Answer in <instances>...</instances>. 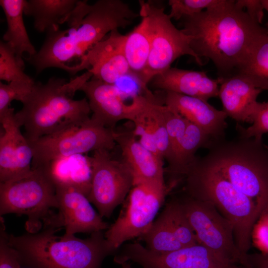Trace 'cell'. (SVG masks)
<instances>
[{
    "mask_svg": "<svg viewBox=\"0 0 268 268\" xmlns=\"http://www.w3.org/2000/svg\"><path fill=\"white\" fill-rule=\"evenodd\" d=\"M181 20L182 30L191 37L193 51L201 60H210L221 79L236 74L257 44L267 35V30L233 0H221Z\"/></svg>",
    "mask_w": 268,
    "mask_h": 268,
    "instance_id": "1",
    "label": "cell"
},
{
    "mask_svg": "<svg viewBox=\"0 0 268 268\" xmlns=\"http://www.w3.org/2000/svg\"><path fill=\"white\" fill-rule=\"evenodd\" d=\"M121 0H98L93 4L79 2L67 21L68 28L47 33L40 50L25 60L37 74L49 67L75 74V68L88 51L115 30L125 28L138 17Z\"/></svg>",
    "mask_w": 268,
    "mask_h": 268,
    "instance_id": "2",
    "label": "cell"
},
{
    "mask_svg": "<svg viewBox=\"0 0 268 268\" xmlns=\"http://www.w3.org/2000/svg\"><path fill=\"white\" fill-rule=\"evenodd\" d=\"M92 76L86 71L69 81L53 77L46 83H35L21 109L15 114L29 142L90 119L87 99L74 100L73 96Z\"/></svg>",
    "mask_w": 268,
    "mask_h": 268,
    "instance_id": "3",
    "label": "cell"
},
{
    "mask_svg": "<svg viewBox=\"0 0 268 268\" xmlns=\"http://www.w3.org/2000/svg\"><path fill=\"white\" fill-rule=\"evenodd\" d=\"M8 244L17 253L24 268H101L104 259L113 252L102 231L86 239L75 235H56L58 229L46 227L35 233L8 234L0 222Z\"/></svg>",
    "mask_w": 268,
    "mask_h": 268,
    "instance_id": "4",
    "label": "cell"
},
{
    "mask_svg": "<svg viewBox=\"0 0 268 268\" xmlns=\"http://www.w3.org/2000/svg\"><path fill=\"white\" fill-rule=\"evenodd\" d=\"M184 177L187 195L213 204L232 224L236 245L248 255L252 231L261 215L256 203L202 157H196Z\"/></svg>",
    "mask_w": 268,
    "mask_h": 268,
    "instance_id": "5",
    "label": "cell"
},
{
    "mask_svg": "<svg viewBox=\"0 0 268 268\" xmlns=\"http://www.w3.org/2000/svg\"><path fill=\"white\" fill-rule=\"evenodd\" d=\"M203 159L251 199L261 214L268 210V147L262 139L213 140Z\"/></svg>",
    "mask_w": 268,
    "mask_h": 268,
    "instance_id": "6",
    "label": "cell"
},
{
    "mask_svg": "<svg viewBox=\"0 0 268 268\" xmlns=\"http://www.w3.org/2000/svg\"><path fill=\"white\" fill-rule=\"evenodd\" d=\"M58 208L56 187L43 166L0 183V215H25L27 232L37 233L42 228L57 225Z\"/></svg>",
    "mask_w": 268,
    "mask_h": 268,
    "instance_id": "7",
    "label": "cell"
},
{
    "mask_svg": "<svg viewBox=\"0 0 268 268\" xmlns=\"http://www.w3.org/2000/svg\"><path fill=\"white\" fill-rule=\"evenodd\" d=\"M139 14L147 17L150 38L148 61L139 86L146 96H151L153 94L147 88L149 83L155 76L170 68L178 58L189 55L199 65L203 64L191 47V37L174 26L164 8L149 1L139 0Z\"/></svg>",
    "mask_w": 268,
    "mask_h": 268,
    "instance_id": "8",
    "label": "cell"
},
{
    "mask_svg": "<svg viewBox=\"0 0 268 268\" xmlns=\"http://www.w3.org/2000/svg\"><path fill=\"white\" fill-rule=\"evenodd\" d=\"M115 130L90 119L29 142L33 154L31 169L62 157L99 150L111 151L116 144Z\"/></svg>",
    "mask_w": 268,
    "mask_h": 268,
    "instance_id": "9",
    "label": "cell"
},
{
    "mask_svg": "<svg viewBox=\"0 0 268 268\" xmlns=\"http://www.w3.org/2000/svg\"><path fill=\"white\" fill-rule=\"evenodd\" d=\"M170 189L165 183H142L133 187L119 216L104 234L113 254L125 242L146 234Z\"/></svg>",
    "mask_w": 268,
    "mask_h": 268,
    "instance_id": "10",
    "label": "cell"
},
{
    "mask_svg": "<svg viewBox=\"0 0 268 268\" xmlns=\"http://www.w3.org/2000/svg\"><path fill=\"white\" fill-rule=\"evenodd\" d=\"M179 200L198 244L245 268L255 267L252 256L243 254L237 247L232 224L213 204L188 195Z\"/></svg>",
    "mask_w": 268,
    "mask_h": 268,
    "instance_id": "11",
    "label": "cell"
},
{
    "mask_svg": "<svg viewBox=\"0 0 268 268\" xmlns=\"http://www.w3.org/2000/svg\"><path fill=\"white\" fill-rule=\"evenodd\" d=\"M93 152L89 156L92 175L87 198L102 217L109 218L128 196L134 186V177L123 160L115 158L110 151Z\"/></svg>",
    "mask_w": 268,
    "mask_h": 268,
    "instance_id": "12",
    "label": "cell"
},
{
    "mask_svg": "<svg viewBox=\"0 0 268 268\" xmlns=\"http://www.w3.org/2000/svg\"><path fill=\"white\" fill-rule=\"evenodd\" d=\"M116 259L119 264L132 261L143 268H245L199 244L156 253L139 243H127L121 247Z\"/></svg>",
    "mask_w": 268,
    "mask_h": 268,
    "instance_id": "13",
    "label": "cell"
},
{
    "mask_svg": "<svg viewBox=\"0 0 268 268\" xmlns=\"http://www.w3.org/2000/svg\"><path fill=\"white\" fill-rule=\"evenodd\" d=\"M86 96L92 115L90 118L106 128L114 129L123 120L133 121L140 107V95H134L131 102L125 101L126 94L115 84L92 77L80 88Z\"/></svg>",
    "mask_w": 268,
    "mask_h": 268,
    "instance_id": "14",
    "label": "cell"
},
{
    "mask_svg": "<svg viewBox=\"0 0 268 268\" xmlns=\"http://www.w3.org/2000/svg\"><path fill=\"white\" fill-rule=\"evenodd\" d=\"M10 107L0 113L3 132L0 137V183L21 176L31 170L33 151L20 131Z\"/></svg>",
    "mask_w": 268,
    "mask_h": 268,
    "instance_id": "15",
    "label": "cell"
},
{
    "mask_svg": "<svg viewBox=\"0 0 268 268\" xmlns=\"http://www.w3.org/2000/svg\"><path fill=\"white\" fill-rule=\"evenodd\" d=\"M125 35L118 30L109 33L91 48L75 68V74L86 69L93 76L106 83L115 84L120 79L131 76L124 51Z\"/></svg>",
    "mask_w": 268,
    "mask_h": 268,
    "instance_id": "16",
    "label": "cell"
},
{
    "mask_svg": "<svg viewBox=\"0 0 268 268\" xmlns=\"http://www.w3.org/2000/svg\"><path fill=\"white\" fill-rule=\"evenodd\" d=\"M56 195L58 225L59 228H65V235H74L81 232L91 234L109 228L87 197L81 192L72 188L58 187Z\"/></svg>",
    "mask_w": 268,
    "mask_h": 268,
    "instance_id": "17",
    "label": "cell"
},
{
    "mask_svg": "<svg viewBox=\"0 0 268 268\" xmlns=\"http://www.w3.org/2000/svg\"><path fill=\"white\" fill-rule=\"evenodd\" d=\"M164 92V105L200 127L212 139L225 138L228 116L223 110H217L201 99L171 91Z\"/></svg>",
    "mask_w": 268,
    "mask_h": 268,
    "instance_id": "18",
    "label": "cell"
},
{
    "mask_svg": "<svg viewBox=\"0 0 268 268\" xmlns=\"http://www.w3.org/2000/svg\"><path fill=\"white\" fill-rule=\"evenodd\" d=\"M115 137L121 150L122 160L133 176L134 186L142 183H165L163 159L142 145L133 131H115Z\"/></svg>",
    "mask_w": 268,
    "mask_h": 268,
    "instance_id": "19",
    "label": "cell"
},
{
    "mask_svg": "<svg viewBox=\"0 0 268 268\" xmlns=\"http://www.w3.org/2000/svg\"><path fill=\"white\" fill-rule=\"evenodd\" d=\"M132 122L134 125L133 133L138 141L167 161L170 155V144L160 104L154 99L142 95L139 109Z\"/></svg>",
    "mask_w": 268,
    "mask_h": 268,
    "instance_id": "20",
    "label": "cell"
},
{
    "mask_svg": "<svg viewBox=\"0 0 268 268\" xmlns=\"http://www.w3.org/2000/svg\"><path fill=\"white\" fill-rule=\"evenodd\" d=\"M151 86L207 101L218 95L219 80L209 77L205 72L170 67L155 76Z\"/></svg>",
    "mask_w": 268,
    "mask_h": 268,
    "instance_id": "21",
    "label": "cell"
},
{
    "mask_svg": "<svg viewBox=\"0 0 268 268\" xmlns=\"http://www.w3.org/2000/svg\"><path fill=\"white\" fill-rule=\"evenodd\" d=\"M218 78L220 82L218 96L223 111L237 123L252 124L259 103L257 98L262 90L238 74Z\"/></svg>",
    "mask_w": 268,
    "mask_h": 268,
    "instance_id": "22",
    "label": "cell"
},
{
    "mask_svg": "<svg viewBox=\"0 0 268 268\" xmlns=\"http://www.w3.org/2000/svg\"><path fill=\"white\" fill-rule=\"evenodd\" d=\"M42 166L56 187L72 188L88 197L92 171L87 154L55 159Z\"/></svg>",
    "mask_w": 268,
    "mask_h": 268,
    "instance_id": "23",
    "label": "cell"
},
{
    "mask_svg": "<svg viewBox=\"0 0 268 268\" xmlns=\"http://www.w3.org/2000/svg\"><path fill=\"white\" fill-rule=\"evenodd\" d=\"M213 140L202 129L189 121L183 136L168 162L167 171L172 177L170 187L172 188L184 177L188 168L197 157V151L202 147L208 149Z\"/></svg>",
    "mask_w": 268,
    "mask_h": 268,
    "instance_id": "24",
    "label": "cell"
},
{
    "mask_svg": "<svg viewBox=\"0 0 268 268\" xmlns=\"http://www.w3.org/2000/svg\"><path fill=\"white\" fill-rule=\"evenodd\" d=\"M78 2V0H26L24 14L33 18L34 27L38 32L47 33L67 23Z\"/></svg>",
    "mask_w": 268,
    "mask_h": 268,
    "instance_id": "25",
    "label": "cell"
},
{
    "mask_svg": "<svg viewBox=\"0 0 268 268\" xmlns=\"http://www.w3.org/2000/svg\"><path fill=\"white\" fill-rule=\"evenodd\" d=\"M26 0H0L7 24V29L3 35V40L12 49L20 64L24 66L23 54L27 53L29 56L37 51L29 38L24 20V8Z\"/></svg>",
    "mask_w": 268,
    "mask_h": 268,
    "instance_id": "26",
    "label": "cell"
},
{
    "mask_svg": "<svg viewBox=\"0 0 268 268\" xmlns=\"http://www.w3.org/2000/svg\"><path fill=\"white\" fill-rule=\"evenodd\" d=\"M140 22L125 35L124 51L131 76L138 85L146 68L150 52V38L147 17L142 14Z\"/></svg>",
    "mask_w": 268,
    "mask_h": 268,
    "instance_id": "27",
    "label": "cell"
},
{
    "mask_svg": "<svg viewBox=\"0 0 268 268\" xmlns=\"http://www.w3.org/2000/svg\"><path fill=\"white\" fill-rule=\"evenodd\" d=\"M236 74L250 81L260 89L268 91V36L253 48Z\"/></svg>",
    "mask_w": 268,
    "mask_h": 268,
    "instance_id": "28",
    "label": "cell"
},
{
    "mask_svg": "<svg viewBox=\"0 0 268 268\" xmlns=\"http://www.w3.org/2000/svg\"><path fill=\"white\" fill-rule=\"evenodd\" d=\"M141 238L145 247L156 253L170 252L184 247L175 236L163 211Z\"/></svg>",
    "mask_w": 268,
    "mask_h": 268,
    "instance_id": "29",
    "label": "cell"
},
{
    "mask_svg": "<svg viewBox=\"0 0 268 268\" xmlns=\"http://www.w3.org/2000/svg\"><path fill=\"white\" fill-rule=\"evenodd\" d=\"M169 224L183 247L198 244L195 233L179 200L167 203L163 209Z\"/></svg>",
    "mask_w": 268,
    "mask_h": 268,
    "instance_id": "30",
    "label": "cell"
},
{
    "mask_svg": "<svg viewBox=\"0 0 268 268\" xmlns=\"http://www.w3.org/2000/svg\"><path fill=\"white\" fill-rule=\"evenodd\" d=\"M15 54L4 41L0 42V79L8 83L13 81L34 82L23 71Z\"/></svg>",
    "mask_w": 268,
    "mask_h": 268,
    "instance_id": "31",
    "label": "cell"
},
{
    "mask_svg": "<svg viewBox=\"0 0 268 268\" xmlns=\"http://www.w3.org/2000/svg\"><path fill=\"white\" fill-rule=\"evenodd\" d=\"M160 109L170 144V155L167 160L168 162L183 136L189 121L177 111L164 104H160Z\"/></svg>",
    "mask_w": 268,
    "mask_h": 268,
    "instance_id": "32",
    "label": "cell"
},
{
    "mask_svg": "<svg viewBox=\"0 0 268 268\" xmlns=\"http://www.w3.org/2000/svg\"><path fill=\"white\" fill-rule=\"evenodd\" d=\"M221 0H169L171 19L181 20L198 14L220 2Z\"/></svg>",
    "mask_w": 268,
    "mask_h": 268,
    "instance_id": "33",
    "label": "cell"
},
{
    "mask_svg": "<svg viewBox=\"0 0 268 268\" xmlns=\"http://www.w3.org/2000/svg\"><path fill=\"white\" fill-rule=\"evenodd\" d=\"M35 82L13 81L8 84L0 82V113L10 106L14 101L22 103L31 93Z\"/></svg>",
    "mask_w": 268,
    "mask_h": 268,
    "instance_id": "34",
    "label": "cell"
},
{
    "mask_svg": "<svg viewBox=\"0 0 268 268\" xmlns=\"http://www.w3.org/2000/svg\"><path fill=\"white\" fill-rule=\"evenodd\" d=\"M236 130L240 137L262 139L263 135L268 133V101L258 103L251 126L245 128L238 124Z\"/></svg>",
    "mask_w": 268,
    "mask_h": 268,
    "instance_id": "35",
    "label": "cell"
},
{
    "mask_svg": "<svg viewBox=\"0 0 268 268\" xmlns=\"http://www.w3.org/2000/svg\"><path fill=\"white\" fill-rule=\"evenodd\" d=\"M0 268H24L16 252L7 243L0 230Z\"/></svg>",
    "mask_w": 268,
    "mask_h": 268,
    "instance_id": "36",
    "label": "cell"
},
{
    "mask_svg": "<svg viewBox=\"0 0 268 268\" xmlns=\"http://www.w3.org/2000/svg\"><path fill=\"white\" fill-rule=\"evenodd\" d=\"M251 239L262 255L268 257V226L260 218L253 228Z\"/></svg>",
    "mask_w": 268,
    "mask_h": 268,
    "instance_id": "37",
    "label": "cell"
},
{
    "mask_svg": "<svg viewBox=\"0 0 268 268\" xmlns=\"http://www.w3.org/2000/svg\"><path fill=\"white\" fill-rule=\"evenodd\" d=\"M236 4L243 8L251 19L261 25L264 18L265 10L262 0H238Z\"/></svg>",
    "mask_w": 268,
    "mask_h": 268,
    "instance_id": "38",
    "label": "cell"
},
{
    "mask_svg": "<svg viewBox=\"0 0 268 268\" xmlns=\"http://www.w3.org/2000/svg\"><path fill=\"white\" fill-rule=\"evenodd\" d=\"M255 267L257 268H268V257L263 255L253 256Z\"/></svg>",
    "mask_w": 268,
    "mask_h": 268,
    "instance_id": "39",
    "label": "cell"
},
{
    "mask_svg": "<svg viewBox=\"0 0 268 268\" xmlns=\"http://www.w3.org/2000/svg\"><path fill=\"white\" fill-rule=\"evenodd\" d=\"M259 218L262 220L268 226V210L262 212Z\"/></svg>",
    "mask_w": 268,
    "mask_h": 268,
    "instance_id": "40",
    "label": "cell"
},
{
    "mask_svg": "<svg viewBox=\"0 0 268 268\" xmlns=\"http://www.w3.org/2000/svg\"><path fill=\"white\" fill-rule=\"evenodd\" d=\"M262 3L264 7L265 10H266L268 13V0H262ZM267 35L268 36V22L267 23Z\"/></svg>",
    "mask_w": 268,
    "mask_h": 268,
    "instance_id": "41",
    "label": "cell"
},
{
    "mask_svg": "<svg viewBox=\"0 0 268 268\" xmlns=\"http://www.w3.org/2000/svg\"><path fill=\"white\" fill-rule=\"evenodd\" d=\"M121 266V268H133L128 262L122 264Z\"/></svg>",
    "mask_w": 268,
    "mask_h": 268,
    "instance_id": "42",
    "label": "cell"
}]
</instances>
